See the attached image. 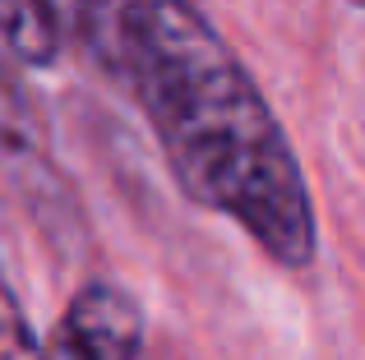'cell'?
<instances>
[{
    "label": "cell",
    "instance_id": "2",
    "mask_svg": "<svg viewBox=\"0 0 365 360\" xmlns=\"http://www.w3.org/2000/svg\"><path fill=\"white\" fill-rule=\"evenodd\" d=\"M0 180L24 203V213L42 222L46 240L74 245L83 235V213L56 162L51 125L9 55H0Z\"/></svg>",
    "mask_w": 365,
    "mask_h": 360
},
{
    "label": "cell",
    "instance_id": "3",
    "mask_svg": "<svg viewBox=\"0 0 365 360\" xmlns=\"http://www.w3.org/2000/svg\"><path fill=\"white\" fill-rule=\"evenodd\" d=\"M143 309L116 282H83L56 328V360H139Z\"/></svg>",
    "mask_w": 365,
    "mask_h": 360
},
{
    "label": "cell",
    "instance_id": "4",
    "mask_svg": "<svg viewBox=\"0 0 365 360\" xmlns=\"http://www.w3.org/2000/svg\"><path fill=\"white\" fill-rule=\"evenodd\" d=\"M0 42L19 65H46L65 51V23L56 14V0H0Z\"/></svg>",
    "mask_w": 365,
    "mask_h": 360
},
{
    "label": "cell",
    "instance_id": "6",
    "mask_svg": "<svg viewBox=\"0 0 365 360\" xmlns=\"http://www.w3.org/2000/svg\"><path fill=\"white\" fill-rule=\"evenodd\" d=\"M0 360H46L42 342L33 337V324H28L24 305L9 291L5 272H0Z\"/></svg>",
    "mask_w": 365,
    "mask_h": 360
},
{
    "label": "cell",
    "instance_id": "1",
    "mask_svg": "<svg viewBox=\"0 0 365 360\" xmlns=\"http://www.w3.org/2000/svg\"><path fill=\"white\" fill-rule=\"evenodd\" d=\"M120 79L176 185L199 208L232 217L273 263L310 268L319 231L292 139L195 0H125Z\"/></svg>",
    "mask_w": 365,
    "mask_h": 360
},
{
    "label": "cell",
    "instance_id": "7",
    "mask_svg": "<svg viewBox=\"0 0 365 360\" xmlns=\"http://www.w3.org/2000/svg\"><path fill=\"white\" fill-rule=\"evenodd\" d=\"M351 5H361V0H351Z\"/></svg>",
    "mask_w": 365,
    "mask_h": 360
},
{
    "label": "cell",
    "instance_id": "5",
    "mask_svg": "<svg viewBox=\"0 0 365 360\" xmlns=\"http://www.w3.org/2000/svg\"><path fill=\"white\" fill-rule=\"evenodd\" d=\"M61 23L79 37V46L120 79V14L125 0H56Z\"/></svg>",
    "mask_w": 365,
    "mask_h": 360
}]
</instances>
